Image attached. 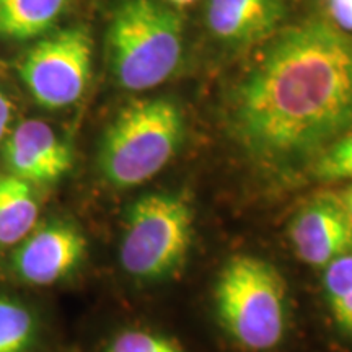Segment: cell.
Here are the masks:
<instances>
[{"mask_svg":"<svg viewBox=\"0 0 352 352\" xmlns=\"http://www.w3.org/2000/svg\"><path fill=\"white\" fill-rule=\"evenodd\" d=\"M226 120L263 168L310 165L352 131V33L323 19L285 30L232 88Z\"/></svg>","mask_w":352,"mask_h":352,"instance_id":"cell-1","label":"cell"},{"mask_svg":"<svg viewBox=\"0 0 352 352\" xmlns=\"http://www.w3.org/2000/svg\"><path fill=\"white\" fill-rule=\"evenodd\" d=\"M184 26L178 12L158 0H124L107 33L109 69L122 88L151 90L176 74L183 60Z\"/></svg>","mask_w":352,"mask_h":352,"instance_id":"cell-2","label":"cell"},{"mask_svg":"<svg viewBox=\"0 0 352 352\" xmlns=\"http://www.w3.org/2000/svg\"><path fill=\"white\" fill-rule=\"evenodd\" d=\"M184 113L168 96L132 101L100 140L98 168L109 184L134 188L160 173L184 140Z\"/></svg>","mask_w":352,"mask_h":352,"instance_id":"cell-3","label":"cell"},{"mask_svg":"<svg viewBox=\"0 0 352 352\" xmlns=\"http://www.w3.org/2000/svg\"><path fill=\"white\" fill-rule=\"evenodd\" d=\"M287 285L266 259L236 254L215 283V310L222 327L248 351H270L287 328Z\"/></svg>","mask_w":352,"mask_h":352,"instance_id":"cell-4","label":"cell"},{"mask_svg":"<svg viewBox=\"0 0 352 352\" xmlns=\"http://www.w3.org/2000/svg\"><path fill=\"white\" fill-rule=\"evenodd\" d=\"M195 233V214L188 199L175 192L139 197L126 215L120 261L140 280H164L186 261Z\"/></svg>","mask_w":352,"mask_h":352,"instance_id":"cell-5","label":"cell"},{"mask_svg":"<svg viewBox=\"0 0 352 352\" xmlns=\"http://www.w3.org/2000/svg\"><path fill=\"white\" fill-rule=\"evenodd\" d=\"M94 43L87 28L74 26L34 44L19 65L21 80L39 107L67 108L85 94Z\"/></svg>","mask_w":352,"mask_h":352,"instance_id":"cell-6","label":"cell"},{"mask_svg":"<svg viewBox=\"0 0 352 352\" xmlns=\"http://www.w3.org/2000/svg\"><path fill=\"white\" fill-rule=\"evenodd\" d=\"M85 253L87 240L74 223L51 220L20 241L12 266L26 284L51 285L72 274Z\"/></svg>","mask_w":352,"mask_h":352,"instance_id":"cell-7","label":"cell"},{"mask_svg":"<svg viewBox=\"0 0 352 352\" xmlns=\"http://www.w3.org/2000/svg\"><path fill=\"white\" fill-rule=\"evenodd\" d=\"M289 236L298 259L310 266L324 267L352 253V222L334 195L308 201L290 222Z\"/></svg>","mask_w":352,"mask_h":352,"instance_id":"cell-8","label":"cell"},{"mask_svg":"<svg viewBox=\"0 0 352 352\" xmlns=\"http://www.w3.org/2000/svg\"><path fill=\"white\" fill-rule=\"evenodd\" d=\"M8 173L30 184H52L72 168L69 144L44 121L20 122L3 142Z\"/></svg>","mask_w":352,"mask_h":352,"instance_id":"cell-9","label":"cell"},{"mask_svg":"<svg viewBox=\"0 0 352 352\" xmlns=\"http://www.w3.org/2000/svg\"><path fill=\"white\" fill-rule=\"evenodd\" d=\"M283 0H208L206 25L226 46H253L272 36L284 20Z\"/></svg>","mask_w":352,"mask_h":352,"instance_id":"cell-10","label":"cell"},{"mask_svg":"<svg viewBox=\"0 0 352 352\" xmlns=\"http://www.w3.org/2000/svg\"><path fill=\"white\" fill-rule=\"evenodd\" d=\"M39 206L33 184L0 175V246L19 245L36 227Z\"/></svg>","mask_w":352,"mask_h":352,"instance_id":"cell-11","label":"cell"},{"mask_svg":"<svg viewBox=\"0 0 352 352\" xmlns=\"http://www.w3.org/2000/svg\"><path fill=\"white\" fill-rule=\"evenodd\" d=\"M67 0H0V34L23 41L47 33Z\"/></svg>","mask_w":352,"mask_h":352,"instance_id":"cell-12","label":"cell"},{"mask_svg":"<svg viewBox=\"0 0 352 352\" xmlns=\"http://www.w3.org/2000/svg\"><path fill=\"white\" fill-rule=\"evenodd\" d=\"M36 336L33 311L19 298L0 294V352H32Z\"/></svg>","mask_w":352,"mask_h":352,"instance_id":"cell-13","label":"cell"},{"mask_svg":"<svg viewBox=\"0 0 352 352\" xmlns=\"http://www.w3.org/2000/svg\"><path fill=\"white\" fill-rule=\"evenodd\" d=\"M323 292L338 327L352 338V253L324 266Z\"/></svg>","mask_w":352,"mask_h":352,"instance_id":"cell-14","label":"cell"},{"mask_svg":"<svg viewBox=\"0 0 352 352\" xmlns=\"http://www.w3.org/2000/svg\"><path fill=\"white\" fill-rule=\"evenodd\" d=\"M308 166L311 176L320 182L352 179V131L329 144Z\"/></svg>","mask_w":352,"mask_h":352,"instance_id":"cell-15","label":"cell"},{"mask_svg":"<svg viewBox=\"0 0 352 352\" xmlns=\"http://www.w3.org/2000/svg\"><path fill=\"white\" fill-rule=\"evenodd\" d=\"M107 352H184L168 338L140 329L118 333L107 347Z\"/></svg>","mask_w":352,"mask_h":352,"instance_id":"cell-16","label":"cell"},{"mask_svg":"<svg viewBox=\"0 0 352 352\" xmlns=\"http://www.w3.org/2000/svg\"><path fill=\"white\" fill-rule=\"evenodd\" d=\"M329 21L342 32L352 33V0H327Z\"/></svg>","mask_w":352,"mask_h":352,"instance_id":"cell-17","label":"cell"},{"mask_svg":"<svg viewBox=\"0 0 352 352\" xmlns=\"http://www.w3.org/2000/svg\"><path fill=\"white\" fill-rule=\"evenodd\" d=\"M12 120V104L7 95L0 90V142L6 139L8 126H10Z\"/></svg>","mask_w":352,"mask_h":352,"instance_id":"cell-18","label":"cell"},{"mask_svg":"<svg viewBox=\"0 0 352 352\" xmlns=\"http://www.w3.org/2000/svg\"><path fill=\"white\" fill-rule=\"evenodd\" d=\"M338 197H340V199H341L342 206H344L346 212H347V215H349V219H351V222H352V186L346 188L344 191H342Z\"/></svg>","mask_w":352,"mask_h":352,"instance_id":"cell-19","label":"cell"},{"mask_svg":"<svg viewBox=\"0 0 352 352\" xmlns=\"http://www.w3.org/2000/svg\"><path fill=\"white\" fill-rule=\"evenodd\" d=\"M170 3V7H176V8H184L191 3H195L196 0H166Z\"/></svg>","mask_w":352,"mask_h":352,"instance_id":"cell-20","label":"cell"}]
</instances>
